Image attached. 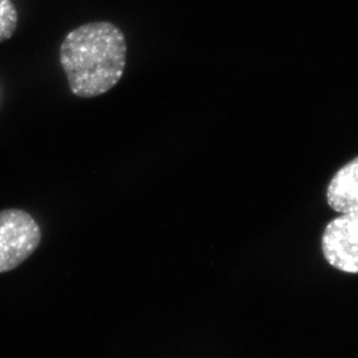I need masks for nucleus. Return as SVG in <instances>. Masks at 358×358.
Instances as JSON below:
<instances>
[{"label": "nucleus", "instance_id": "obj_1", "mask_svg": "<svg viewBox=\"0 0 358 358\" xmlns=\"http://www.w3.org/2000/svg\"><path fill=\"white\" fill-rule=\"evenodd\" d=\"M71 92L94 98L113 89L124 76L127 42L120 28L110 21H93L75 28L59 48Z\"/></svg>", "mask_w": 358, "mask_h": 358}, {"label": "nucleus", "instance_id": "obj_2", "mask_svg": "<svg viewBox=\"0 0 358 358\" xmlns=\"http://www.w3.org/2000/svg\"><path fill=\"white\" fill-rule=\"evenodd\" d=\"M41 238V228L26 210H0V273L12 271L29 259Z\"/></svg>", "mask_w": 358, "mask_h": 358}, {"label": "nucleus", "instance_id": "obj_3", "mask_svg": "<svg viewBox=\"0 0 358 358\" xmlns=\"http://www.w3.org/2000/svg\"><path fill=\"white\" fill-rule=\"evenodd\" d=\"M322 252L331 266L358 273V210L331 220L322 235Z\"/></svg>", "mask_w": 358, "mask_h": 358}, {"label": "nucleus", "instance_id": "obj_4", "mask_svg": "<svg viewBox=\"0 0 358 358\" xmlns=\"http://www.w3.org/2000/svg\"><path fill=\"white\" fill-rule=\"evenodd\" d=\"M327 201L338 213L358 210V157L335 173L328 185Z\"/></svg>", "mask_w": 358, "mask_h": 358}, {"label": "nucleus", "instance_id": "obj_5", "mask_svg": "<svg viewBox=\"0 0 358 358\" xmlns=\"http://www.w3.org/2000/svg\"><path fill=\"white\" fill-rule=\"evenodd\" d=\"M19 14L12 0H0V43L7 41L17 31Z\"/></svg>", "mask_w": 358, "mask_h": 358}]
</instances>
